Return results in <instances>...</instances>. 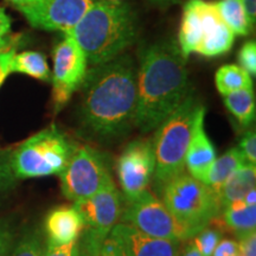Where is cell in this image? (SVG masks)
I'll return each mask as SVG.
<instances>
[{
    "label": "cell",
    "instance_id": "cell-1",
    "mask_svg": "<svg viewBox=\"0 0 256 256\" xmlns=\"http://www.w3.org/2000/svg\"><path fill=\"white\" fill-rule=\"evenodd\" d=\"M82 86L81 124L89 136L113 140L130 132L136 110V76L130 57L92 66Z\"/></svg>",
    "mask_w": 256,
    "mask_h": 256
},
{
    "label": "cell",
    "instance_id": "cell-2",
    "mask_svg": "<svg viewBox=\"0 0 256 256\" xmlns=\"http://www.w3.org/2000/svg\"><path fill=\"white\" fill-rule=\"evenodd\" d=\"M184 56L174 43H159L146 49L136 76L134 126L142 133L158 128L188 94Z\"/></svg>",
    "mask_w": 256,
    "mask_h": 256
},
{
    "label": "cell",
    "instance_id": "cell-3",
    "mask_svg": "<svg viewBox=\"0 0 256 256\" xmlns=\"http://www.w3.org/2000/svg\"><path fill=\"white\" fill-rule=\"evenodd\" d=\"M78 42L88 63L100 66L122 55L136 38V20L119 0H94L76 26L66 32Z\"/></svg>",
    "mask_w": 256,
    "mask_h": 256
},
{
    "label": "cell",
    "instance_id": "cell-4",
    "mask_svg": "<svg viewBox=\"0 0 256 256\" xmlns=\"http://www.w3.org/2000/svg\"><path fill=\"white\" fill-rule=\"evenodd\" d=\"M200 104L188 92L183 102L156 128L153 140L156 168L153 188L158 194L174 178L185 174V158Z\"/></svg>",
    "mask_w": 256,
    "mask_h": 256
},
{
    "label": "cell",
    "instance_id": "cell-5",
    "mask_svg": "<svg viewBox=\"0 0 256 256\" xmlns=\"http://www.w3.org/2000/svg\"><path fill=\"white\" fill-rule=\"evenodd\" d=\"M235 34L224 23L214 2L188 0L182 16L178 48L184 58L196 52L215 57L232 49Z\"/></svg>",
    "mask_w": 256,
    "mask_h": 256
},
{
    "label": "cell",
    "instance_id": "cell-6",
    "mask_svg": "<svg viewBox=\"0 0 256 256\" xmlns=\"http://www.w3.org/2000/svg\"><path fill=\"white\" fill-rule=\"evenodd\" d=\"M78 147L51 124L28 138L10 152V162L17 180L60 174Z\"/></svg>",
    "mask_w": 256,
    "mask_h": 256
},
{
    "label": "cell",
    "instance_id": "cell-7",
    "mask_svg": "<svg viewBox=\"0 0 256 256\" xmlns=\"http://www.w3.org/2000/svg\"><path fill=\"white\" fill-rule=\"evenodd\" d=\"M160 196L166 208L180 222L200 232L222 212L212 188L186 174L170 182Z\"/></svg>",
    "mask_w": 256,
    "mask_h": 256
},
{
    "label": "cell",
    "instance_id": "cell-8",
    "mask_svg": "<svg viewBox=\"0 0 256 256\" xmlns=\"http://www.w3.org/2000/svg\"><path fill=\"white\" fill-rule=\"evenodd\" d=\"M120 220L152 238L179 243L192 240L200 232L180 222L162 200L147 190L132 203H128Z\"/></svg>",
    "mask_w": 256,
    "mask_h": 256
},
{
    "label": "cell",
    "instance_id": "cell-9",
    "mask_svg": "<svg viewBox=\"0 0 256 256\" xmlns=\"http://www.w3.org/2000/svg\"><path fill=\"white\" fill-rule=\"evenodd\" d=\"M60 190L74 203L95 194L112 178L108 158L88 145L78 146L60 174Z\"/></svg>",
    "mask_w": 256,
    "mask_h": 256
},
{
    "label": "cell",
    "instance_id": "cell-10",
    "mask_svg": "<svg viewBox=\"0 0 256 256\" xmlns=\"http://www.w3.org/2000/svg\"><path fill=\"white\" fill-rule=\"evenodd\" d=\"M88 60L74 38L64 34V38L54 50L52 104L55 113L68 104L81 87L87 74Z\"/></svg>",
    "mask_w": 256,
    "mask_h": 256
},
{
    "label": "cell",
    "instance_id": "cell-11",
    "mask_svg": "<svg viewBox=\"0 0 256 256\" xmlns=\"http://www.w3.org/2000/svg\"><path fill=\"white\" fill-rule=\"evenodd\" d=\"M156 168L153 142L136 139L124 147L118 159L116 172L124 200L132 203L147 190Z\"/></svg>",
    "mask_w": 256,
    "mask_h": 256
},
{
    "label": "cell",
    "instance_id": "cell-12",
    "mask_svg": "<svg viewBox=\"0 0 256 256\" xmlns=\"http://www.w3.org/2000/svg\"><path fill=\"white\" fill-rule=\"evenodd\" d=\"M92 2L94 0H40L19 11L31 26L66 34L76 26Z\"/></svg>",
    "mask_w": 256,
    "mask_h": 256
},
{
    "label": "cell",
    "instance_id": "cell-13",
    "mask_svg": "<svg viewBox=\"0 0 256 256\" xmlns=\"http://www.w3.org/2000/svg\"><path fill=\"white\" fill-rule=\"evenodd\" d=\"M84 222V228L110 235L115 224L119 223L122 215V196L118 190L113 178L100 190L87 200L74 203Z\"/></svg>",
    "mask_w": 256,
    "mask_h": 256
},
{
    "label": "cell",
    "instance_id": "cell-14",
    "mask_svg": "<svg viewBox=\"0 0 256 256\" xmlns=\"http://www.w3.org/2000/svg\"><path fill=\"white\" fill-rule=\"evenodd\" d=\"M110 236L121 256H179V242L152 238L127 223L115 224Z\"/></svg>",
    "mask_w": 256,
    "mask_h": 256
},
{
    "label": "cell",
    "instance_id": "cell-15",
    "mask_svg": "<svg viewBox=\"0 0 256 256\" xmlns=\"http://www.w3.org/2000/svg\"><path fill=\"white\" fill-rule=\"evenodd\" d=\"M204 119L206 108L200 106L192 128L191 139L185 158V168H188V174L203 183L211 165L216 160V150L206 132Z\"/></svg>",
    "mask_w": 256,
    "mask_h": 256
},
{
    "label": "cell",
    "instance_id": "cell-16",
    "mask_svg": "<svg viewBox=\"0 0 256 256\" xmlns=\"http://www.w3.org/2000/svg\"><path fill=\"white\" fill-rule=\"evenodd\" d=\"M84 229V222L74 206H60L52 209L46 218L48 242L68 244L78 241Z\"/></svg>",
    "mask_w": 256,
    "mask_h": 256
},
{
    "label": "cell",
    "instance_id": "cell-17",
    "mask_svg": "<svg viewBox=\"0 0 256 256\" xmlns=\"http://www.w3.org/2000/svg\"><path fill=\"white\" fill-rule=\"evenodd\" d=\"M256 184V168L255 165L244 162L242 166L236 170L226 182L220 188L217 197L220 209H224L229 206L232 202L241 200L246 197V194L252 188H255Z\"/></svg>",
    "mask_w": 256,
    "mask_h": 256
},
{
    "label": "cell",
    "instance_id": "cell-18",
    "mask_svg": "<svg viewBox=\"0 0 256 256\" xmlns=\"http://www.w3.org/2000/svg\"><path fill=\"white\" fill-rule=\"evenodd\" d=\"M244 162L246 160L238 147H232L218 159L216 158L214 164L211 165L206 179H204V184L212 188L214 192L217 194L222 185L226 182V179Z\"/></svg>",
    "mask_w": 256,
    "mask_h": 256
},
{
    "label": "cell",
    "instance_id": "cell-19",
    "mask_svg": "<svg viewBox=\"0 0 256 256\" xmlns=\"http://www.w3.org/2000/svg\"><path fill=\"white\" fill-rule=\"evenodd\" d=\"M78 256H121L116 244L107 234L84 228L78 238Z\"/></svg>",
    "mask_w": 256,
    "mask_h": 256
},
{
    "label": "cell",
    "instance_id": "cell-20",
    "mask_svg": "<svg viewBox=\"0 0 256 256\" xmlns=\"http://www.w3.org/2000/svg\"><path fill=\"white\" fill-rule=\"evenodd\" d=\"M11 72L24 74L40 81H49L51 78L46 56L37 51L16 52L11 63Z\"/></svg>",
    "mask_w": 256,
    "mask_h": 256
},
{
    "label": "cell",
    "instance_id": "cell-21",
    "mask_svg": "<svg viewBox=\"0 0 256 256\" xmlns=\"http://www.w3.org/2000/svg\"><path fill=\"white\" fill-rule=\"evenodd\" d=\"M224 104L243 127L250 126L255 119V94L252 86L226 95Z\"/></svg>",
    "mask_w": 256,
    "mask_h": 256
},
{
    "label": "cell",
    "instance_id": "cell-22",
    "mask_svg": "<svg viewBox=\"0 0 256 256\" xmlns=\"http://www.w3.org/2000/svg\"><path fill=\"white\" fill-rule=\"evenodd\" d=\"M223 218L236 235L252 232L256 226V206H247L243 200L232 202L223 209Z\"/></svg>",
    "mask_w": 256,
    "mask_h": 256
},
{
    "label": "cell",
    "instance_id": "cell-23",
    "mask_svg": "<svg viewBox=\"0 0 256 256\" xmlns=\"http://www.w3.org/2000/svg\"><path fill=\"white\" fill-rule=\"evenodd\" d=\"M215 4L224 23L235 36H248L250 34L252 26L249 23L241 0H220L215 2Z\"/></svg>",
    "mask_w": 256,
    "mask_h": 256
},
{
    "label": "cell",
    "instance_id": "cell-24",
    "mask_svg": "<svg viewBox=\"0 0 256 256\" xmlns=\"http://www.w3.org/2000/svg\"><path fill=\"white\" fill-rule=\"evenodd\" d=\"M215 81L217 89L223 96L252 86V76L247 70L236 64H226L217 70Z\"/></svg>",
    "mask_w": 256,
    "mask_h": 256
},
{
    "label": "cell",
    "instance_id": "cell-25",
    "mask_svg": "<svg viewBox=\"0 0 256 256\" xmlns=\"http://www.w3.org/2000/svg\"><path fill=\"white\" fill-rule=\"evenodd\" d=\"M43 243L40 234L30 232L22 238L8 254V256H43Z\"/></svg>",
    "mask_w": 256,
    "mask_h": 256
},
{
    "label": "cell",
    "instance_id": "cell-26",
    "mask_svg": "<svg viewBox=\"0 0 256 256\" xmlns=\"http://www.w3.org/2000/svg\"><path fill=\"white\" fill-rule=\"evenodd\" d=\"M194 244L197 246L198 250L203 256H211L215 250L217 243L220 241V232L218 230L206 226L194 236Z\"/></svg>",
    "mask_w": 256,
    "mask_h": 256
},
{
    "label": "cell",
    "instance_id": "cell-27",
    "mask_svg": "<svg viewBox=\"0 0 256 256\" xmlns=\"http://www.w3.org/2000/svg\"><path fill=\"white\" fill-rule=\"evenodd\" d=\"M16 180L10 162V152L0 150V197L14 188Z\"/></svg>",
    "mask_w": 256,
    "mask_h": 256
},
{
    "label": "cell",
    "instance_id": "cell-28",
    "mask_svg": "<svg viewBox=\"0 0 256 256\" xmlns=\"http://www.w3.org/2000/svg\"><path fill=\"white\" fill-rule=\"evenodd\" d=\"M238 60L241 66L247 70L250 76L256 75V44L254 40H249L240 50Z\"/></svg>",
    "mask_w": 256,
    "mask_h": 256
},
{
    "label": "cell",
    "instance_id": "cell-29",
    "mask_svg": "<svg viewBox=\"0 0 256 256\" xmlns=\"http://www.w3.org/2000/svg\"><path fill=\"white\" fill-rule=\"evenodd\" d=\"M243 158L248 164H256V134L254 130H249L242 136L238 146Z\"/></svg>",
    "mask_w": 256,
    "mask_h": 256
},
{
    "label": "cell",
    "instance_id": "cell-30",
    "mask_svg": "<svg viewBox=\"0 0 256 256\" xmlns=\"http://www.w3.org/2000/svg\"><path fill=\"white\" fill-rule=\"evenodd\" d=\"M43 256H78V240L68 244H56L46 242Z\"/></svg>",
    "mask_w": 256,
    "mask_h": 256
},
{
    "label": "cell",
    "instance_id": "cell-31",
    "mask_svg": "<svg viewBox=\"0 0 256 256\" xmlns=\"http://www.w3.org/2000/svg\"><path fill=\"white\" fill-rule=\"evenodd\" d=\"M14 244V230L6 220H0V256H8Z\"/></svg>",
    "mask_w": 256,
    "mask_h": 256
},
{
    "label": "cell",
    "instance_id": "cell-32",
    "mask_svg": "<svg viewBox=\"0 0 256 256\" xmlns=\"http://www.w3.org/2000/svg\"><path fill=\"white\" fill-rule=\"evenodd\" d=\"M238 252L242 256H256V234L255 230L238 234Z\"/></svg>",
    "mask_w": 256,
    "mask_h": 256
},
{
    "label": "cell",
    "instance_id": "cell-33",
    "mask_svg": "<svg viewBox=\"0 0 256 256\" xmlns=\"http://www.w3.org/2000/svg\"><path fill=\"white\" fill-rule=\"evenodd\" d=\"M16 52H17V46L10 48L0 52V87L4 84L5 80L11 74V63Z\"/></svg>",
    "mask_w": 256,
    "mask_h": 256
},
{
    "label": "cell",
    "instance_id": "cell-34",
    "mask_svg": "<svg viewBox=\"0 0 256 256\" xmlns=\"http://www.w3.org/2000/svg\"><path fill=\"white\" fill-rule=\"evenodd\" d=\"M236 254H238V242L230 238H224L217 243L211 256H235Z\"/></svg>",
    "mask_w": 256,
    "mask_h": 256
},
{
    "label": "cell",
    "instance_id": "cell-35",
    "mask_svg": "<svg viewBox=\"0 0 256 256\" xmlns=\"http://www.w3.org/2000/svg\"><path fill=\"white\" fill-rule=\"evenodd\" d=\"M11 18L6 14V11L2 8H0V37L8 36L11 31Z\"/></svg>",
    "mask_w": 256,
    "mask_h": 256
},
{
    "label": "cell",
    "instance_id": "cell-36",
    "mask_svg": "<svg viewBox=\"0 0 256 256\" xmlns=\"http://www.w3.org/2000/svg\"><path fill=\"white\" fill-rule=\"evenodd\" d=\"M246 14H247L248 20L250 25L255 24L256 20V0H241Z\"/></svg>",
    "mask_w": 256,
    "mask_h": 256
},
{
    "label": "cell",
    "instance_id": "cell-37",
    "mask_svg": "<svg viewBox=\"0 0 256 256\" xmlns=\"http://www.w3.org/2000/svg\"><path fill=\"white\" fill-rule=\"evenodd\" d=\"M17 40H18V37L10 36V34L4 37H0V52L10 49V48L17 46Z\"/></svg>",
    "mask_w": 256,
    "mask_h": 256
},
{
    "label": "cell",
    "instance_id": "cell-38",
    "mask_svg": "<svg viewBox=\"0 0 256 256\" xmlns=\"http://www.w3.org/2000/svg\"><path fill=\"white\" fill-rule=\"evenodd\" d=\"M179 256H203V255H202L200 252L198 250L197 246L194 244V240H191V241L186 244V247H185L183 252H182Z\"/></svg>",
    "mask_w": 256,
    "mask_h": 256
},
{
    "label": "cell",
    "instance_id": "cell-39",
    "mask_svg": "<svg viewBox=\"0 0 256 256\" xmlns=\"http://www.w3.org/2000/svg\"><path fill=\"white\" fill-rule=\"evenodd\" d=\"M8 2H11V4L16 6L18 10H20V8H28V6L30 5L36 4V2H40V0H8Z\"/></svg>",
    "mask_w": 256,
    "mask_h": 256
},
{
    "label": "cell",
    "instance_id": "cell-40",
    "mask_svg": "<svg viewBox=\"0 0 256 256\" xmlns=\"http://www.w3.org/2000/svg\"><path fill=\"white\" fill-rule=\"evenodd\" d=\"M243 200H244V203L247 204V206H256V191L255 188H252V191H249L247 194H246V197L243 198Z\"/></svg>",
    "mask_w": 256,
    "mask_h": 256
},
{
    "label": "cell",
    "instance_id": "cell-41",
    "mask_svg": "<svg viewBox=\"0 0 256 256\" xmlns=\"http://www.w3.org/2000/svg\"><path fill=\"white\" fill-rule=\"evenodd\" d=\"M153 2H176V0H153Z\"/></svg>",
    "mask_w": 256,
    "mask_h": 256
}]
</instances>
